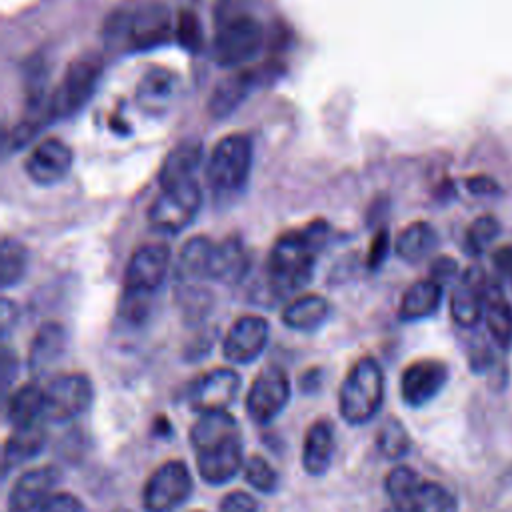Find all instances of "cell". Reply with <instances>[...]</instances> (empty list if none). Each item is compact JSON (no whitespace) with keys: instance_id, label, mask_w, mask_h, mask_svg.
Masks as SVG:
<instances>
[{"instance_id":"6da1fadb","label":"cell","mask_w":512,"mask_h":512,"mask_svg":"<svg viewBox=\"0 0 512 512\" xmlns=\"http://www.w3.org/2000/svg\"><path fill=\"white\" fill-rule=\"evenodd\" d=\"M172 32V18L164 2L138 0L128 2L104 22V42L108 50L142 52L164 44Z\"/></svg>"},{"instance_id":"7a4b0ae2","label":"cell","mask_w":512,"mask_h":512,"mask_svg":"<svg viewBox=\"0 0 512 512\" xmlns=\"http://www.w3.org/2000/svg\"><path fill=\"white\" fill-rule=\"evenodd\" d=\"M264 44V26L252 0H218L214 8L212 54L218 66L238 68L256 58Z\"/></svg>"},{"instance_id":"3957f363","label":"cell","mask_w":512,"mask_h":512,"mask_svg":"<svg viewBox=\"0 0 512 512\" xmlns=\"http://www.w3.org/2000/svg\"><path fill=\"white\" fill-rule=\"evenodd\" d=\"M326 234V224L316 220L306 230L282 234L274 242L266 262L268 288L274 296L282 298L310 282L316 252L322 246Z\"/></svg>"},{"instance_id":"277c9868","label":"cell","mask_w":512,"mask_h":512,"mask_svg":"<svg viewBox=\"0 0 512 512\" xmlns=\"http://www.w3.org/2000/svg\"><path fill=\"white\" fill-rule=\"evenodd\" d=\"M384 402V370L374 356L358 358L338 390V410L344 422L360 426L372 420Z\"/></svg>"},{"instance_id":"5b68a950","label":"cell","mask_w":512,"mask_h":512,"mask_svg":"<svg viewBox=\"0 0 512 512\" xmlns=\"http://www.w3.org/2000/svg\"><path fill=\"white\" fill-rule=\"evenodd\" d=\"M254 160L252 140L246 134H228L212 148L206 178L216 196L238 194L248 182Z\"/></svg>"},{"instance_id":"8992f818","label":"cell","mask_w":512,"mask_h":512,"mask_svg":"<svg viewBox=\"0 0 512 512\" xmlns=\"http://www.w3.org/2000/svg\"><path fill=\"white\" fill-rule=\"evenodd\" d=\"M102 70L104 62L98 54L86 52L76 56L68 64L56 90L50 94L52 118H70L80 112L96 92Z\"/></svg>"},{"instance_id":"52a82bcc","label":"cell","mask_w":512,"mask_h":512,"mask_svg":"<svg viewBox=\"0 0 512 512\" xmlns=\"http://www.w3.org/2000/svg\"><path fill=\"white\" fill-rule=\"evenodd\" d=\"M202 206V190L196 180H186L162 188L150 204L148 222L158 232L176 234L190 226Z\"/></svg>"},{"instance_id":"ba28073f","label":"cell","mask_w":512,"mask_h":512,"mask_svg":"<svg viewBox=\"0 0 512 512\" xmlns=\"http://www.w3.org/2000/svg\"><path fill=\"white\" fill-rule=\"evenodd\" d=\"M194 490L190 468L184 460H166L146 480L142 506L146 512H172L182 506Z\"/></svg>"},{"instance_id":"9c48e42d","label":"cell","mask_w":512,"mask_h":512,"mask_svg":"<svg viewBox=\"0 0 512 512\" xmlns=\"http://www.w3.org/2000/svg\"><path fill=\"white\" fill-rule=\"evenodd\" d=\"M94 400L92 380L82 372H66L50 378L44 388V418L62 424L90 408Z\"/></svg>"},{"instance_id":"30bf717a","label":"cell","mask_w":512,"mask_h":512,"mask_svg":"<svg viewBox=\"0 0 512 512\" xmlns=\"http://www.w3.org/2000/svg\"><path fill=\"white\" fill-rule=\"evenodd\" d=\"M290 400V380L280 366H266L246 394V412L256 424H270Z\"/></svg>"},{"instance_id":"8fae6325","label":"cell","mask_w":512,"mask_h":512,"mask_svg":"<svg viewBox=\"0 0 512 512\" xmlns=\"http://www.w3.org/2000/svg\"><path fill=\"white\" fill-rule=\"evenodd\" d=\"M242 378L232 368H214L200 374L188 386L186 400L198 414L226 410L238 396Z\"/></svg>"},{"instance_id":"7c38bea8","label":"cell","mask_w":512,"mask_h":512,"mask_svg":"<svg viewBox=\"0 0 512 512\" xmlns=\"http://www.w3.org/2000/svg\"><path fill=\"white\" fill-rule=\"evenodd\" d=\"M170 268V248L166 244H146L132 252L126 272L124 288L154 294L166 280Z\"/></svg>"},{"instance_id":"4fadbf2b","label":"cell","mask_w":512,"mask_h":512,"mask_svg":"<svg viewBox=\"0 0 512 512\" xmlns=\"http://www.w3.org/2000/svg\"><path fill=\"white\" fill-rule=\"evenodd\" d=\"M270 326L266 318L256 314L240 316L222 340V354L232 364H250L266 348Z\"/></svg>"},{"instance_id":"5bb4252c","label":"cell","mask_w":512,"mask_h":512,"mask_svg":"<svg viewBox=\"0 0 512 512\" xmlns=\"http://www.w3.org/2000/svg\"><path fill=\"white\" fill-rule=\"evenodd\" d=\"M448 380V366L436 358H420L408 364L400 376V396L406 406L418 408L440 394Z\"/></svg>"},{"instance_id":"9a60e30c","label":"cell","mask_w":512,"mask_h":512,"mask_svg":"<svg viewBox=\"0 0 512 512\" xmlns=\"http://www.w3.org/2000/svg\"><path fill=\"white\" fill-rule=\"evenodd\" d=\"M62 474L56 466H36L22 472L10 488L8 512H36L54 494Z\"/></svg>"},{"instance_id":"2e32d148","label":"cell","mask_w":512,"mask_h":512,"mask_svg":"<svg viewBox=\"0 0 512 512\" xmlns=\"http://www.w3.org/2000/svg\"><path fill=\"white\" fill-rule=\"evenodd\" d=\"M72 150L60 138H44L38 142L24 160L26 176L40 184L48 186L62 180L72 168Z\"/></svg>"},{"instance_id":"e0dca14e","label":"cell","mask_w":512,"mask_h":512,"mask_svg":"<svg viewBox=\"0 0 512 512\" xmlns=\"http://www.w3.org/2000/svg\"><path fill=\"white\" fill-rule=\"evenodd\" d=\"M244 462L242 434L196 452V470L200 478L214 486L230 482L244 468Z\"/></svg>"},{"instance_id":"ac0fdd59","label":"cell","mask_w":512,"mask_h":512,"mask_svg":"<svg viewBox=\"0 0 512 512\" xmlns=\"http://www.w3.org/2000/svg\"><path fill=\"white\" fill-rule=\"evenodd\" d=\"M486 278L480 270L470 268L452 290L450 296V314L454 322L462 328H472L484 316V286Z\"/></svg>"},{"instance_id":"d6986e66","label":"cell","mask_w":512,"mask_h":512,"mask_svg":"<svg viewBox=\"0 0 512 512\" xmlns=\"http://www.w3.org/2000/svg\"><path fill=\"white\" fill-rule=\"evenodd\" d=\"M336 450V436H334V424L328 418L314 420L302 442V468L310 476L324 474L334 458Z\"/></svg>"},{"instance_id":"ffe728a7","label":"cell","mask_w":512,"mask_h":512,"mask_svg":"<svg viewBox=\"0 0 512 512\" xmlns=\"http://www.w3.org/2000/svg\"><path fill=\"white\" fill-rule=\"evenodd\" d=\"M66 330L58 322H44L30 344L28 368L34 376H44L66 352Z\"/></svg>"},{"instance_id":"44dd1931","label":"cell","mask_w":512,"mask_h":512,"mask_svg":"<svg viewBox=\"0 0 512 512\" xmlns=\"http://www.w3.org/2000/svg\"><path fill=\"white\" fill-rule=\"evenodd\" d=\"M202 154H204V146L198 138L190 136L180 140L164 158L160 172H158V180L162 184V188L172 186V184H180L186 180H194V172L202 162Z\"/></svg>"},{"instance_id":"7402d4cb","label":"cell","mask_w":512,"mask_h":512,"mask_svg":"<svg viewBox=\"0 0 512 512\" xmlns=\"http://www.w3.org/2000/svg\"><path fill=\"white\" fill-rule=\"evenodd\" d=\"M178 88V76L166 68H152L146 72L136 88V100L142 110L150 114H162L174 100Z\"/></svg>"},{"instance_id":"603a6c76","label":"cell","mask_w":512,"mask_h":512,"mask_svg":"<svg viewBox=\"0 0 512 512\" xmlns=\"http://www.w3.org/2000/svg\"><path fill=\"white\" fill-rule=\"evenodd\" d=\"M248 266H250V260L242 240L238 236H230L220 244H214L208 278L216 282L232 284L244 278Z\"/></svg>"},{"instance_id":"cb8c5ba5","label":"cell","mask_w":512,"mask_h":512,"mask_svg":"<svg viewBox=\"0 0 512 512\" xmlns=\"http://www.w3.org/2000/svg\"><path fill=\"white\" fill-rule=\"evenodd\" d=\"M212 250H214V242L206 236H194L184 242L176 260V270H174V278L178 286L200 284L202 280H210L208 268H210Z\"/></svg>"},{"instance_id":"d4e9b609","label":"cell","mask_w":512,"mask_h":512,"mask_svg":"<svg viewBox=\"0 0 512 512\" xmlns=\"http://www.w3.org/2000/svg\"><path fill=\"white\" fill-rule=\"evenodd\" d=\"M240 436V426L234 416H230L226 410L216 412H204L196 418V422L190 426V444L194 452L214 446L218 442H224L228 438Z\"/></svg>"},{"instance_id":"484cf974","label":"cell","mask_w":512,"mask_h":512,"mask_svg":"<svg viewBox=\"0 0 512 512\" xmlns=\"http://www.w3.org/2000/svg\"><path fill=\"white\" fill-rule=\"evenodd\" d=\"M44 446H46V430L40 422L12 428L10 436L4 442V454H2L4 474H8L10 468L38 456L44 450Z\"/></svg>"},{"instance_id":"4316f807","label":"cell","mask_w":512,"mask_h":512,"mask_svg":"<svg viewBox=\"0 0 512 512\" xmlns=\"http://www.w3.org/2000/svg\"><path fill=\"white\" fill-rule=\"evenodd\" d=\"M256 78L258 74L254 70H244L218 82V86L214 88L208 100L210 114L214 118L232 114L240 106V102L250 94V90L256 86Z\"/></svg>"},{"instance_id":"83f0119b","label":"cell","mask_w":512,"mask_h":512,"mask_svg":"<svg viewBox=\"0 0 512 512\" xmlns=\"http://www.w3.org/2000/svg\"><path fill=\"white\" fill-rule=\"evenodd\" d=\"M328 316H330V304L320 294L298 296L292 302H288L282 310L284 326L298 332L320 328L328 320Z\"/></svg>"},{"instance_id":"f1b7e54d","label":"cell","mask_w":512,"mask_h":512,"mask_svg":"<svg viewBox=\"0 0 512 512\" xmlns=\"http://www.w3.org/2000/svg\"><path fill=\"white\" fill-rule=\"evenodd\" d=\"M484 320L490 336L502 348L512 344V304L494 282L484 286Z\"/></svg>"},{"instance_id":"f546056e","label":"cell","mask_w":512,"mask_h":512,"mask_svg":"<svg viewBox=\"0 0 512 512\" xmlns=\"http://www.w3.org/2000/svg\"><path fill=\"white\" fill-rule=\"evenodd\" d=\"M442 284L432 278L414 282L402 296L398 316L406 322L422 320L432 316L442 302Z\"/></svg>"},{"instance_id":"4dcf8cb0","label":"cell","mask_w":512,"mask_h":512,"mask_svg":"<svg viewBox=\"0 0 512 512\" xmlns=\"http://www.w3.org/2000/svg\"><path fill=\"white\" fill-rule=\"evenodd\" d=\"M44 416V388L38 384H24L6 396V420L18 426H30Z\"/></svg>"},{"instance_id":"1f68e13d","label":"cell","mask_w":512,"mask_h":512,"mask_svg":"<svg viewBox=\"0 0 512 512\" xmlns=\"http://www.w3.org/2000/svg\"><path fill=\"white\" fill-rule=\"evenodd\" d=\"M438 244V236L432 224L418 220L408 224L400 236L396 238V254L406 262H420L424 260Z\"/></svg>"},{"instance_id":"d6a6232c","label":"cell","mask_w":512,"mask_h":512,"mask_svg":"<svg viewBox=\"0 0 512 512\" xmlns=\"http://www.w3.org/2000/svg\"><path fill=\"white\" fill-rule=\"evenodd\" d=\"M28 268V250L26 246L12 238L2 236L0 244V284L2 288H10L22 280Z\"/></svg>"},{"instance_id":"836d02e7","label":"cell","mask_w":512,"mask_h":512,"mask_svg":"<svg viewBox=\"0 0 512 512\" xmlns=\"http://www.w3.org/2000/svg\"><path fill=\"white\" fill-rule=\"evenodd\" d=\"M420 476L410 468V466H404V464H398L394 466L388 474H386V480H384V486H386V492L392 500V504H398V506H408L410 508V502L420 486Z\"/></svg>"},{"instance_id":"e575fe53","label":"cell","mask_w":512,"mask_h":512,"mask_svg":"<svg viewBox=\"0 0 512 512\" xmlns=\"http://www.w3.org/2000/svg\"><path fill=\"white\" fill-rule=\"evenodd\" d=\"M410 508L412 512H456V502L444 486L422 480Z\"/></svg>"},{"instance_id":"d590c367","label":"cell","mask_w":512,"mask_h":512,"mask_svg":"<svg viewBox=\"0 0 512 512\" xmlns=\"http://www.w3.org/2000/svg\"><path fill=\"white\" fill-rule=\"evenodd\" d=\"M376 446H378L380 454L386 456L388 460H398L410 450L408 430L404 428V424L400 420L390 418L380 426V430L376 434Z\"/></svg>"},{"instance_id":"8d00e7d4","label":"cell","mask_w":512,"mask_h":512,"mask_svg":"<svg viewBox=\"0 0 512 512\" xmlns=\"http://www.w3.org/2000/svg\"><path fill=\"white\" fill-rule=\"evenodd\" d=\"M244 478L246 482L262 494H272L278 488V472L274 470V466L258 454H252L246 462H244Z\"/></svg>"},{"instance_id":"74e56055","label":"cell","mask_w":512,"mask_h":512,"mask_svg":"<svg viewBox=\"0 0 512 512\" xmlns=\"http://www.w3.org/2000/svg\"><path fill=\"white\" fill-rule=\"evenodd\" d=\"M498 234H500V222H498L494 216H490V214H482V216H478V218L470 224V228H468V232H466V248H468L470 252L478 254V252H482L486 246H490L492 240H494Z\"/></svg>"},{"instance_id":"f35d334b","label":"cell","mask_w":512,"mask_h":512,"mask_svg":"<svg viewBox=\"0 0 512 512\" xmlns=\"http://www.w3.org/2000/svg\"><path fill=\"white\" fill-rule=\"evenodd\" d=\"M152 308V294L148 292H136V290H126L120 298L118 314L124 322L128 324H142Z\"/></svg>"},{"instance_id":"ab89813d","label":"cell","mask_w":512,"mask_h":512,"mask_svg":"<svg viewBox=\"0 0 512 512\" xmlns=\"http://www.w3.org/2000/svg\"><path fill=\"white\" fill-rule=\"evenodd\" d=\"M178 36V42L190 50V52H198L202 48V28H200V20L196 18L194 12H188V10H182L178 14V20H176V32Z\"/></svg>"},{"instance_id":"60d3db41","label":"cell","mask_w":512,"mask_h":512,"mask_svg":"<svg viewBox=\"0 0 512 512\" xmlns=\"http://www.w3.org/2000/svg\"><path fill=\"white\" fill-rule=\"evenodd\" d=\"M36 512H84V504L72 492H54Z\"/></svg>"},{"instance_id":"b9f144b4","label":"cell","mask_w":512,"mask_h":512,"mask_svg":"<svg viewBox=\"0 0 512 512\" xmlns=\"http://www.w3.org/2000/svg\"><path fill=\"white\" fill-rule=\"evenodd\" d=\"M220 512H258V502L244 490H232L222 498Z\"/></svg>"},{"instance_id":"7bdbcfd3","label":"cell","mask_w":512,"mask_h":512,"mask_svg":"<svg viewBox=\"0 0 512 512\" xmlns=\"http://www.w3.org/2000/svg\"><path fill=\"white\" fill-rule=\"evenodd\" d=\"M456 274H458V264H456V260L454 258H450V256H438L434 262H432V266H430V278L432 280H436L438 284H446V282H450L452 278H456Z\"/></svg>"},{"instance_id":"ee69618b","label":"cell","mask_w":512,"mask_h":512,"mask_svg":"<svg viewBox=\"0 0 512 512\" xmlns=\"http://www.w3.org/2000/svg\"><path fill=\"white\" fill-rule=\"evenodd\" d=\"M16 374H18V358L12 352V348L4 346L2 356H0V382L4 388V396L8 394V388H10L12 380L16 378Z\"/></svg>"},{"instance_id":"f6af8a7d","label":"cell","mask_w":512,"mask_h":512,"mask_svg":"<svg viewBox=\"0 0 512 512\" xmlns=\"http://www.w3.org/2000/svg\"><path fill=\"white\" fill-rule=\"evenodd\" d=\"M322 380H324V372L320 366H312L308 370H304L298 378V384H300V390L304 394H316L320 388H322Z\"/></svg>"},{"instance_id":"bcb514c9","label":"cell","mask_w":512,"mask_h":512,"mask_svg":"<svg viewBox=\"0 0 512 512\" xmlns=\"http://www.w3.org/2000/svg\"><path fill=\"white\" fill-rule=\"evenodd\" d=\"M466 188L472 192V194H478V196H486V194H496L500 192V186L496 184V180H492L490 176H484V174H478V176H472L466 180Z\"/></svg>"},{"instance_id":"7dc6e473","label":"cell","mask_w":512,"mask_h":512,"mask_svg":"<svg viewBox=\"0 0 512 512\" xmlns=\"http://www.w3.org/2000/svg\"><path fill=\"white\" fill-rule=\"evenodd\" d=\"M386 254H388V232H386V230H382V232H378V234H376V238L372 240V248H370V256H368V264H370L372 268H378V266L384 262Z\"/></svg>"},{"instance_id":"c3c4849f","label":"cell","mask_w":512,"mask_h":512,"mask_svg":"<svg viewBox=\"0 0 512 512\" xmlns=\"http://www.w3.org/2000/svg\"><path fill=\"white\" fill-rule=\"evenodd\" d=\"M492 264L500 274L512 276V244H504L496 248L492 252Z\"/></svg>"},{"instance_id":"681fc988","label":"cell","mask_w":512,"mask_h":512,"mask_svg":"<svg viewBox=\"0 0 512 512\" xmlns=\"http://www.w3.org/2000/svg\"><path fill=\"white\" fill-rule=\"evenodd\" d=\"M16 316H18L16 306H14L8 298H2V306H0V326H2V336H4V338L8 336L10 328L14 326Z\"/></svg>"},{"instance_id":"f907efd6","label":"cell","mask_w":512,"mask_h":512,"mask_svg":"<svg viewBox=\"0 0 512 512\" xmlns=\"http://www.w3.org/2000/svg\"><path fill=\"white\" fill-rule=\"evenodd\" d=\"M170 430H172V428H170V422H168V420H166L164 416H160V418L156 420V428H154V432H156V434H162V436H164V434H168Z\"/></svg>"},{"instance_id":"816d5d0a","label":"cell","mask_w":512,"mask_h":512,"mask_svg":"<svg viewBox=\"0 0 512 512\" xmlns=\"http://www.w3.org/2000/svg\"><path fill=\"white\" fill-rule=\"evenodd\" d=\"M384 512H412V508H408V506H398V504H390Z\"/></svg>"},{"instance_id":"f5cc1de1","label":"cell","mask_w":512,"mask_h":512,"mask_svg":"<svg viewBox=\"0 0 512 512\" xmlns=\"http://www.w3.org/2000/svg\"><path fill=\"white\" fill-rule=\"evenodd\" d=\"M114 512H132V510H128V508H116Z\"/></svg>"}]
</instances>
